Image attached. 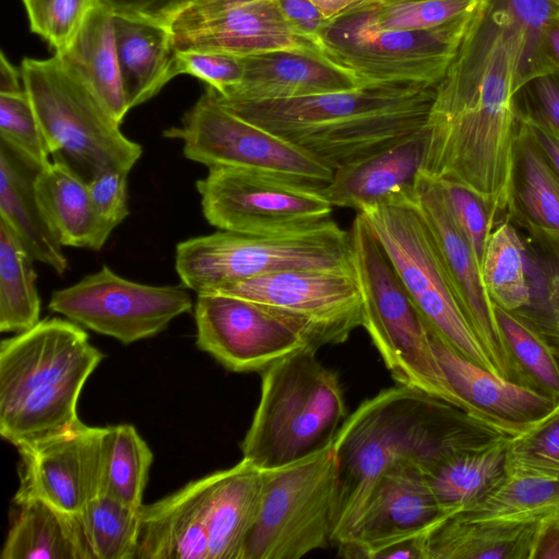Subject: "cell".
<instances>
[{"label":"cell","mask_w":559,"mask_h":559,"mask_svg":"<svg viewBox=\"0 0 559 559\" xmlns=\"http://www.w3.org/2000/svg\"><path fill=\"white\" fill-rule=\"evenodd\" d=\"M526 36L509 0H479L426 123L420 173L477 195L496 217L515 207Z\"/></svg>","instance_id":"6da1fadb"},{"label":"cell","mask_w":559,"mask_h":559,"mask_svg":"<svg viewBox=\"0 0 559 559\" xmlns=\"http://www.w3.org/2000/svg\"><path fill=\"white\" fill-rule=\"evenodd\" d=\"M498 437L504 436L455 406L405 385L362 401L333 441L338 493L332 544L348 539L376 480L393 462L411 459L424 469Z\"/></svg>","instance_id":"7a4b0ae2"},{"label":"cell","mask_w":559,"mask_h":559,"mask_svg":"<svg viewBox=\"0 0 559 559\" xmlns=\"http://www.w3.org/2000/svg\"><path fill=\"white\" fill-rule=\"evenodd\" d=\"M435 92L436 85L427 83H374L288 99L234 102L215 96L238 117L335 170L425 128Z\"/></svg>","instance_id":"3957f363"},{"label":"cell","mask_w":559,"mask_h":559,"mask_svg":"<svg viewBox=\"0 0 559 559\" xmlns=\"http://www.w3.org/2000/svg\"><path fill=\"white\" fill-rule=\"evenodd\" d=\"M104 358L85 330L40 320L0 344V435L16 449L63 433L81 420V391Z\"/></svg>","instance_id":"277c9868"},{"label":"cell","mask_w":559,"mask_h":559,"mask_svg":"<svg viewBox=\"0 0 559 559\" xmlns=\"http://www.w3.org/2000/svg\"><path fill=\"white\" fill-rule=\"evenodd\" d=\"M318 349L292 353L261 372L260 400L240 443L242 459L261 471L325 448L348 416L340 378Z\"/></svg>","instance_id":"5b68a950"},{"label":"cell","mask_w":559,"mask_h":559,"mask_svg":"<svg viewBox=\"0 0 559 559\" xmlns=\"http://www.w3.org/2000/svg\"><path fill=\"white\" fill-rule=\"evenodd\" d=\"M349 235L364 304L362 328L395 382L447 402L501 433L450 384L433 350L428 325L360 213Z\"/></svg>","instance_id":"8992f818"},{"label":"cell","mask_w":559,"mask_h":559,"mask_svg":"<svg viewBox=\"0 0 559 559\" xmlns=\"http://www.w3.org/2000/svg\"><path fill=\"white\" fill-rule=\"evenodd\" d=\"M20 69L52 160L85 181L109 168L130 173L142 146L122 133L120 123L59 57H26Z\"/></svg>","instance_id":"52a82bcc"},{"label":"cell","mask_w":559,"mask_h":559,"mask_svg":"<svg viewBox=\"0 0 559 559\" xmlns=\"http://www.w3.org/2000/svg\"><path fill=\"white\" fill-rule=\"evenodd\" d=\"M181 284L212 293L242 280L292 270H355L349 231L335 221L271 236L218 230L176 246Z\"/></svg>","instance_id":"ba28073f"},{"label":"cell","mask_w":559,"mask_h":559,"mask_svg":"<svg viewBox=\"0 0 559 559\" xmlns=\"http://www.w3.org/2000/svg\"><path fill=\"white\" fill-rule=\"evenodd\" d=\"M359 213L429 330L466 359L497 374L461 309L414 192Z\"/></svg>","instance_id":"9c48e42d"},{"label":"cell","mask_w":559,"mask_h":559,"mask_svg":"<svg viewBox=\"0 0 559 559\" xmlns=\"http://www.w3.org/2000/svg\"><path fill=\"white\" fill-rule=\"evenodd\" d=\"M337 493L333 442L299 461L263 471L261 509L241 559H300L328 547Z\"/></svg>","instance_id":"30bf717a"},{"label":"cell","mask_w":559,"mask_h":559,"mask_svg":"<svg viewBox=\"0 0 559 559\" xmlns=\"http://www.w3.org/2000/svg\"><path fill=\"white\" fill-rule=\"evenodd\" d=\"M472 11L423 31H380L357 11H349L329 22L322 31L319 55L361 85H437L455 55Z\"/></svg>","instance_id":"8fae6325"},{"label":"cell","mask_w":559,"mask_h":559,"mask_svg":"<svg viewBox=\"0 0 559 559\" xmlns=\"http://www.w3.org/2000/svg\"><path fill=\"white\" fill-rule=\"evenodd\" d=\"M197 346L233 372H262L281 358L340 344L329 328L304 316L218 293L197 294Z\"/></svg>","instance_id":"7c38bea8"},{"label":"cell","mask_w":559,"mask_h":559,"mask_svg":"<svg viewBox=\"0 0 559 559\" xmlns=\"http://www.w3.org/2000/svg\"><path fill=\"white\" fill-rule=\"evenodd\" d=\"M163 135L180 141L185 157L207 168H246L317 187H324L334 174L304 150L228 110L209 86L180 124Z\"/></svg>","instance_id":"4fadbf2b"},{"label":"cell","mask_w":559,"mask_h":559,"mask_svg":"<svg viewBox=\"0 0 559 559\" xmlns=\"http://www.w3.org/2000/svg\"><path fill=\"white\" fill-rule=\"evenodd\" d=\"M197 181L207 223L217 229L271 236L308 229L331 218L321 188L238 167H210Z\"/></svg>","instance_id":"5bb4252c"},{"label":"cell","mask_w":559,"mask_h":559,"mask_svg":"<svg viewBox=\"0 0 559 559\" xmlns=\"http://www.w3.org/2000/svg\"><path fill=\"white\" fill-rule=\"evenodd\" d=\"M187 287L147 285L121 277L107 265L55 290L48 309L68 320L131 344L155 336L194 307Z\"/></svg>","instance_id":"9a60e30c"},{"label":"cell","mask_w":559,"mask_h":559,"mask_svg":"<svg viewBox=\"0 0 559 559\" xmlns=\"http://www.w3.org/2000/svg\"><path fill=\"white\" fill-rule=\"evenodd\" d=\"M414 194L461 309L497 374L531 385L532 377L508 345L496 314V305L485 287L481 269L439 185L419 173Z\"/></svg>","instance_id":"2e32d148"},{"label":"cell","mask_w":559,"mask_h":559,"mask_svg":"<svg viewBox=\"0 0 559 559\" xmlns=\"http://www.w3.org/2000/svg\"><path fill=\"white\" fill-rule=\"evenodd\" d=\"M166 25L176 51L209 50L243 57L295 50L320 57L317 45L288 23L277 0H193Z\"/></svg>","instance_id":"e0dca14e"},{"label":"cell","mask_w":559,"mask_h":559,"mask_svg":"<svg viewBox=\"0 0 559 559\" xmlns=\"http://www.w3.org/2000/svg\"><path fill=\"white\" fill-rule=\"evenodd\" d=\"M106 427L74 428L17 449L20 485L14 504L40 500L78 516L103 493Z\"/></svg>","instance_id":"ac0fdd59"},{"label":"cell","mask_w":559,"mask_h":559,"mask_svg":"<svg viewBox=\"0 0 559 559\" xmlns=\"http://www.w3.org/2000/svg\"><path fill=\"white\" fill-rule=\"evenodd\" d=\"M447 515L420 465L397 460L376 480L348 539L337 546L338 555L374 559L382 549L427 532Z\"/></svg>","instance_id":"d6986e66"},{"label":"cell","mask_w":559,"mask_h":559,"mask_svg":"<svg viewBox=\"0 0 559 559\" xmlns=\"http://www.w3.org/2000/svg\"><path fill=\"white\" fill-rule=\"evenodd\" d=\"M212 293L277 307L322 324L345 342L364 324L355 270H292L225 285Z\"/></svg>","instance_id":"ffe728a7"},{"label":"cell","mask_w":559,"mask_h":559,"mask_svg":"<svg viewBox=\"0 0 559 559\" xmlns=\"http://www.w3.org/2000/svg\"><path fill=\"white\" fill-rule=\"evenodd\" d=\"M430 336L438 361L455 392L508 437L530 430L559 402L548 393L474 364L431 331Z\"/></svg>","instance_id":"44dd1931"},{"label":"cell","mask_w":559,"mask_h":559,"mask_svg":"<svg viewBox=\"0 0 559 559\" xmlns=\"http://www.w3.org/2000/svg\"><path fill=\"white\" fill-rule=\"evenodd\" d=\"M428 132L425 128L396 143L334 170L321 188L332 206L364 210L414 192Z\"/></svg>","instance_id":"7402d4cb"},{"label":"cell","mask_w":559,"mask_h":559,"mask_svg":"<svg viewBox=\"0 0 559 559\" xmlns=\"http://www.w3.org/2000/svg\"><path fill=\"white\" fill-rule=\"evenodd\" d=\"M240 59V82L225 94L213 90L218 98L234 102L288 99L348 91L361 85L322 58L301 51L273 50Z\"/></svg>","instance_id":"603a6c76"},{"label":"cell","mask_w":559,"mask_h":559,"mask_svg":"<svg viewBox=\"0 0 559 559\" xmlns=\"http://www.w3.org/2000/svg\"><path fill=\"white\" fill-rule=\"evenodd\" d=\"M207 475L140 510L135 559H210Z\"/></svg>","instance_id":"cb8c5ba5"},{"label":"cell","mask_w":559,"mask_h":559,"mask_svg":"<svg viewBox=\"0 0 559 559\" xmlns=\"http://www.w3.org/2000/svg\"><path fill=\"white\" fill-rule=\"evenodd\" d=\"M556 514L538 521L471 520L449 514L425 533L426 559L536 558Z\"/></svg>","instance_id":"d4e9b609"},{"label":"cell","mask_w":559,"mask_h":559,"mask_svg":"<svg viewBox=\"0 0 559 559\" xmlns=\"http://www.w3.org/2000/svg\"><path fill=\"white\" fill-rule=\"evenodd\" d=\"M44 168L0 139V219L20 238L35 261L62 275L68 260L40 213L34 182Z\"/></svg>","instance_id":"484cf974"},{"label":"cell","mask_w":559,"mask_h":559,"mask_svg":"<svg viewBox=\"0 0 559 559\" xmlns=\"http://www.w3.org/2000/svg\"><path fill=\"white\" fill-rule=\"evenodd\" d=\"M207 479L210 559H241L261 509L263 471L241 459Z\"/></svg>","instance_id":"4316f807"},{"label":"cell","mask_w":559,"mask_h":559,"mask_svg":"<svg viewBox=\"0 0 559 559\" xmlns=\"http://www.w3.org/2000/svg\"><path fill=\"white\" fill-rule=\"evenodd\" d=\"M120 71L130 108L157 95L176 76L175 49L166 24L114 10Z\"/></svg>","instance_id":"83f0119b"},{"label":"cell","mask_w":559,"mask_h":559,"mask_svg":"<svg viewBox=\"0 0 559 559\" xmlns=\"http://www.w3.org/2000/svg\"><path fill=\"white\" fill-rule=\"evenodd\" d=\"M73 71L121 124L131 109L124 92L114 27V9L104 0L90 13L61 55Z\"/></svg>","instance_id":"f1b7e54d"},{"label":"cell","mask_w":559,"mask_h":559,"mask_svg":"<svg viewBox=\"0 0 559 559\" xmlns=\"http://www.w3.org/2000/svg\"><path fill=\"white\" fill-rule=\"evenodd\" d=\"M35 194L43 218L62 247L100 250L86 181L61 162L41 168Z\"/></svg>","instance_id":"f546056e"},{"label":"cell","mask_w":559,"mask_h":559,"mask_svg":"<svg viewBox=\"0 0 559 559\" xmlns=\"http://www.w3.org/2000/svg\"><path fill=\"white\" fill-rule=\"evenodd\" d=\"M1 559H92L80 520L40 500L15 504Z\"/></svg>","instance_id":"4dcf8cb0"},{"label":"cell","mask_w":559,"mask_h":559,"mask_svg":"<svg viewBox=\"0 0 559 559\" xmlns=\"http://www.w3.org/2000/svg\"><path fill=\"white\" fill-rule=\"evenodd\" d=\"M452 453L423 472L440 507L452 514L476 503L503 475L508 440Z\"/></svg>","instance_id":"1f68e13d"},{"label":"cell","mask_w":559,"mask_h":559,"mask_svg":"<svg viewBox=\"0 0 559 559\" xmlns=\"http://www.w3.org/2000/svg\"><path fill=\"white\" fill-rule=\"evenodd\" d=\"M521 111V110H520ZM515 205L532 233L559 252V175L520 120Z\"/></svg>","instance_id":"d6a6232c"},{"label":"cell","mask_w":559,"mask_h":559,"mask_svg":"<svg viewBox=\"0 0 559 559\" xmlns=\"http://www.w3.org/2000/svg\"><path fill=\"white\" fill-rule=\"evenodd\" d=\"M35 260L0 219V331L23 332L40 321Z\"/></svg>","instance_id":"836d02e7"},{"label":"cell","mask_w":559,"mask_h":559,"mask_svg":"<svg viewBox=\"0 0 559 559\" xmlns=\"http://www.w3.org/2000/svg\"><path fill=\"white\" fill-rule=\"evenodd\" d=\"M559 512V478L503 475L476 503L455 512L471 520L538 521Z\"/></svg>","instance_id":"e575fe53"},{"label":"cell","mask_w":559,"mask_h":559,"mask_svg":"<svg viewBox=\"0 0 559 559\" xmlns=\"http://www.w3.org/2000/svg\"><path fill=\"white\" fill-rule=\"evenodd\" d=\"M153 453L130 424L106 426L103 493L140 509Z\"/></svg>","instance_id":"d590c367"},{"label":"cell","mask_w":559,"mask_h":559,"mask_svg":"<svg viewBox=\"0 0 559 559\" xmlns=\"http://www.w3.org/2000/svg\"><path fill=\"white\" fill-rule=\"evenodd\" d=\"M481 276L495 305L520 311L531 305L524 247L509 222L491 231L481 265Z\"/></svg>","instance_id":"8d00e7d4"},{"label":"cell","mask_w":559,"mask_h":559,"mask_svg":"<svg viewBox=\"0 0 559 559\" xmlns=\"http://www.w3.org/2000/svg\"><path fill=\"white\" fill-rule=\"evenodd\" d=\"M140 509L105 493L78 515L92 559H135Z\"/></svg>","instance_id":"74e56055"},{"label":"cell","mask_w":559,"mask_h":559,"mask_svg":"<svg viewBox=\"0 0 559 559\" xmlns=\"http://www.w3.org/2000/svg\"><path fill=\"white\" fill-rule=\"evenodd\" d=\"M508 345L523 369L559 401V358L546 336L520 311L496 305Z\"/></svg>","instance_id":"f35d334b"},{"label":"cell","mask_w":559,"mask_h":559,"mask_svg":"<svg viewBox=\"0 0 559 559\" xmlns=\"http://www.w3.org/2000/svg\"><path fill=\"white\" fill-rule=\"evenodd\" d=\"M504 474L559 478V402L530 430L508 440Z\"/></svg>","instance_id":"ab89813d"},{"label":"cell","mask_w":559,"mask_h":559,"mask_svg":"<svg viewBox=\"0 0 559 559\" xmlns=\"http://www.w3.org/2000/svg\"><path fill=\"white\" fill-rule=\"evenodd\" d=\"M479 0H401L354 9L380 31H423L445 24L469 11Z\"/></svg>","instance_id":"60d3db41"},{"label":"cell","mask_w":559,"mask_h":559,"mask_svg":"<svg viewBox=\"0 0 559 559\" xmlns=\"http://www.w3.org/2000/svg\"><path fill=\"white\" fill-rule=\"evenodd\" d=\"M103 0H22L29 28L53 55H61L72 44L90 13Z\"/></svg>","instance_id":"b9f144b4"},{"label":"cell","mask_w":559,"mask_h":559,"mask_svg":"<svg viewBox=\"0 0 559 559\" xmlns=\"http://www.w3.org/2000/svg\"><path fill=\"white\" fill-rule=\"evenodd\" d=\"M0 139L41 167L51 162L49 147L25 90L0 94Z\"/></svg>","instance_id":"7bdbcfd3"},{"label":"cell","mask_w":559,"mask_h":559,"mask_svg":"<svg viewBox=\"0 0 559 559\" xmlns=\"http://www.w3.org/2000/svg\"><path fill=\"white\" fill-rule=\"evenodd\" d=\"M128 175L129 171L123 169L109 168L86 181L100 249L112 230L129 215Z\"/></svg>","instance_id":"ee69618b"},{"label":"cell","mask_w":559,"mask_h":559,"mask_svg":"<svg viewBox=\"0 0 559 559\" xmlns=\"http://www.w3.org/2000/svg\"><path fill=\"white\" fill-rule=\"evenodd\" d=\"M435 181L442 190L450 210L481 269L495 216L477 195L463 186L448 180Z\"/></svg>","instance_id":"f6af8a7d"},{"label":"cell","mask_w":559,"mask_h":559,"mask_svg":"<svg viewBox=\"0 0 559 559\" xmlns=\"http://www.w3.org/2000/svg\"><path fill=\"white\" fill-rule=\"evenodd\" d=\"M175 73L176 76L192 75L203 81L217 94H225L240 82L242 63L240 57L217 51H176Z\"/></svg>","instance_id":"bcb514c9"},{"label":"cell","mask_w":559,"mask_h":559,"mask_svg":"<svg viewBox=\"0 0 559 559\" xmlns=\"http://www.w3.org/2000/svg\"><path fill=\"white\" fill-rule=\"evenodd\" d=\"M522 109L538 114L559 129V71L548 72L527 82L518 93Z\"/></svg>","instance_id":"7dc6e473"},{"label":"cell","mask_w":559,"mask_h":559,"mask_svg":"<svg viewBox=\"0 0 559 559\" xmlns=\"http://www.w3.org/2000/svg\"><path fill=\"white\" fill-rule=\"evenodd\" d=\"M281 11L301 36L314 43L318 40L329 21L310 0H277Z\"/></svg>","instance_id":"c3c4849f"},{"label":"cell","mask_w":559,"mask_h":559,"mask_svg":"<svg viewBox=\"0 0 559 559\" xmlns=\"http://www.w3.org/2000/svg\"><path fill=\"white\" fill-rule=\"evenodd\" d=\"M520 110L522 126L559 175V129L538 114Z\"/></svg>","instance_id":"681fc988"},{"label":"cell","mask_w":559,"mask_h":559,"mask_svg":"<svg viewBox=\"0 0 559 559\" xmlns=\"http://www.w3.org/2000/svg\"><path fill=\"white\" fill-rule=\"evenodd\" d=\"M116 11L140 14L163 24L193 0H104Z\"/></svg>","instance_id":"f907efd6"},{"label":"cell","mask_w":559,"mask_h":559,"mask_svg":"<svg viewBox=\"0 0 559 559\" xmlns=\"http://www.w3.org/2000/svg\"><path fill=\"white\" fill-rule=\"evenodd\" d=\"M531 321L546 336L559 358V269L547 283L544 317L539 322Z\"/></svg>","instance_id":"816d5d0a"},{"label":"cell","mask_w":559,"mask_h":559,"mask_svg":"<svg viewBox=\"0 0 559 559\" xmlns=\"http://www.w3.org/2000/svg\"><path fill=\"white\" fill-rule=\"evenodd\" d=\"M425 533L382 549L374 559H426Z\"/></svg>","instance_id":"f5cc1de1"},{"label":"cell","mask_w":559,"mask_h":559,"mask_svg":"<svg viewBox=\"0 0 559 559\" xmlns=\"http://www.w3.org/2000/svg\"><path fill=\"white\" fill-rule=\"evenodd\" d=\"M543 53L550 71H559V14L552 16L545 25Z\"/></svg>","instance_id":"db71d44e"},{"label":"cell","mask_w":559,"mask_h":559,"mask_svg":"<svg viewBox=\"0 0 559 559\" xmlns=\"http://www.w3.org/2000/svg\"><path fill=\"white\" fill-rule=\"evenodd\" d=\"M24 91L21 69L12 64L4 52L0 58V94L19 93Z\"/></svg>","instance_id":"11a10c76"},{"label":"cell","mask_w":559,"mask_h":559,"mask_svg":"<svg viewBox=\"0 0 559 559\" xmlns=\"http://www.w3.org/2000/svg\"><path fill=\"white\" fill-rule=\"evenodd\" d=\"M329 21H333L358 7L364 0H310Z\"/></svg>","instance_id":"9f6ffc18"},{"label":"cell","mask_w":559,"mask_h":559,"mask_svg":"<svg viewBox=\"0 0 559 559\" xmlns=\"http://www.w3.org/2000/svg\"><path fill=\"white\" fill-rule=\"evenodd\" d=\"M395 1H401V0H364L358 7H356L355 9L357 8H361V7H368V5H377V4H384V3H389V2H395ZM354 10V9H353ZM352 11V10H350Z\"/></svg>","instance_id":"6f0895ef"},{"label":"cell","mask_w":559,"mask_h":559,"mask_svg":"<svg viewBox=\"0 0 559 559\" xmlns=\"http://www.w3.org/2000/svg\"><path fill=\"white\" fill-rule=\"evenodd\" d=\"M552 1H555L559 5V0H552Z\"/></svg>","instance_id":"680465c9"}]
</instances>
